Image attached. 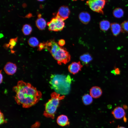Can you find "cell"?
Masks as SVG:
<instances>
[{
  "label": "cell",
  "mask_w": 128,
  "mask_h": 128,
  "mask_svg": "<svg viewBox=\"0 0 128 128\" xmlns=\"http://www.w3.org/2000/svg\"><path fill=\"white\" fill-rule=\"evenodd\" d=\"M58 43L59 46L62 47L65 44V41L64 40L61 39L59 40Z\"/></svg>",
  "instance_id": "cell-26"
},
{
  "label": "cell",
  "mask_w": 128,
  "mask_h": 128,
  "mask_svg": "<svg viewBox=\"0 0 128 128\" xmlns=\"http://www.w3.org/2000/svg\"><path fill=\"white\" fill-rule=\"evenodd\" d=\"M117 128H125V127H122V126L119 127V126H118Z\"/></svg>",
  "instance_id": "cell-29"
},
{
  "label": "cell",
  "mask_w": 128,
  "mask_h": 128,
  "mask_svg": "<svg viewBox=\"0 0 128 128\" xmlns=\"http://www.w3.org/2000/svg\"><path fill=\"white\" fill-rule=\"evenodd\" d=\"M4 70L7 74L12 75L16 72L17 67L16 65L11 62H8L5 65Z\"/></svg>",
  "instance_id": "cell-9"
},
{
  "label": "cell",
  "mask_w": 128,
  "mask_h": 128,
  "mask_svg": "<svg viewBox=\"0 0 128 128\" xmlns=\"http://www.w3.org/2000/svg\"><path fill=\"white\" fill-rule=\"evenodd\" d=\"M37 1H44L45 0H37Z\"/></svg>",
  "instance_id": "cell-31"
},
{
  "label": "cell",
  "mask_w": 128,
  "mask_h": 128,
  "mask_svg": "<svg viewBox=\"0 0 128 128\" xmlns=\"http://www.w3.org/2000/svg\"><path fill=\"white\" fill-rule=\"evenodd\" d=\"M80 59L83 63L87 64L91 61L92 59L91 55L87 53L81 56Z\"/></svg>",
  "instance_id": "cell-17"
},
{
  "label": "cell",
  "mask_w": 128,
  "mask_h": 128,
  "mask_svg": "<svg viewBox=\"0 0 128 128\" xmlns=\"http://www.w3.org/2000/svg\"><path fill=\"white\" fill-rule=\"evenodd\" d=\"M112 73L116 75H119L120 73V71L118 68H116L112 71Z\"/></svg>",
  "instance_id": "cell-25"
},
{
  "label": "cell",
  "mask_w": 128,
  "mask_h": 128,
  "mask_svg": "<svg viewBox=\"0 0 128 128\" xmlns=\"http://www.w3.org/2000/svg\"><path fill=\"white\" fill-rule=\"evenodd\" d=\"M45 43H41L38 45V50L40 51L43 49L45 48Z\"/></svg>",
  "instance_id": "cell-24"
},
{
  "label": "cell",
  "mask_w": 128,
  "mask_h": 128,
  "mask_svg": "<svg viewBox=\"0 0 128 128\" xmlns=\"http://www.w3.org/2000/svg\"><path fill=\"white\" fill-rule=\"evenodd\" d=\"M126 105H123V108L125 109H126V108H127V106L126 107H125Z\"/></svg>",
  "instance_id": "cell-30"
},
{
  "label": "cell",
  "mask_w": 128,
  "mask_h": 128,
  "mask_svg": "<svg viewBox=\"0 0 128 128\" xmlns=\"http://www.w3.org/2000/svg\"><path fill=\"white\" fill-rule=\"evenodd\" d=\"M82 100L83 104L86 105H90L93 101L92 97L88 94H85L83 96Z\"/></svg>",
  "instance_id": "cell-19"
},
{
  "label": "cell",
  "mask_w": 128,
  "mask_h": 128,
  "mask_svg": "<svg viewBox=\"0 0 128 128\" xmlns=\"http://www.w3.org/2000/svg\"><path fill=\"white\" fill-rule=\"evenodd\" d=\"M110 25L109 21L106 20H102L99 23L100 28L103 31H107L110 27Z\"/></svg>",
  "instance_id": "cell-16"
},
{
  "label": "cell",
  "mask_w": 128,
  "mask_h": 128,
  "mask_svg": "<svg viewBox=\"0 0 128 128\" xmlns=\"http://www.w3.org/2000/svg\"><path fill=\"white\" fill-rule=\"evenodd\" d=\"M70 13V10L68 7L63 6L59 8L56 16L64 21L68 18Z\"/></svg>",
  "instance_id": "cell-7"
},
{
  "label": "cell",
  "mask_w": 128,
  "mask_h": 128,
  "mask_svg": "<svg viewBox=\"0 0 128 128\" xmlns=\"http://www.w3.org/2000/svg\"><path fill=\"white\" fill-rule=\"evenodd\" d=\"M32 30V29L31 26L27 24L24 25L22 29L23 32L25 35H30L31 33Z\"/></svg>",
  "instance_id": "cell-20"
},
{
  "label": "cell",
  "mask_w": 128,
  "mask_h": 128,
  "mask_svg": "<svg viewBox=\"0 0 128 128\" xmlns=\"http://www.w3.org/2000/svg\"><path fill=\"white\" fill-rule=\"evenodd\" d=\"M115 118L119 119H122L125 115V112L124 109L120 106L116 107L111 112Z\"/></svg>",
  "instance_id": "cell-10"
},
{
  "label": "cell",
  "mask_w": 128,
  "mask_h": 128,
  "mask_svg": "<svg viewBox=\"0 0 128 128\" xmlns=\"http://www.w3.org/2000/svg\"><path fill=\"white\" fill-rule=\"evenodd\" d=\"M121 32L123 33H128V20L124 21L121 24Z\"/></svg>",
  "instance_id": "cell-22"
},
{
  "label": "cell",
  "mask_w": 128,
  "mask_h": 128,
  "mask_svg": "<svg viewBox=\"0 0 128 128\" xmlns=\"http://www.w3.org/2000/svg\"><path fill=\"white\" fill-rule=\"evenodd\" d=\"M47 25L50 31H58L63 29L65 26V23L62 19L56 16L48 22Z\"/></svg>",
  "instance_id": "cell-6"
},
{
  "label": "cell",
  "mask_w": 128,
  "mask_h": 128,
  "mask_svg": "<svg viewBox=\"0 0 128 128\" xmlns=\"http://www.w3.org/2000/svg\"><path fill=\"white\" fill-rule=\"evenodd\" d=\"M15 92L14 98L17 104L28 108L37 103L42 98L41 92L30 83L23 81H18L13 88Z\"/></svg>",
  "instance_id": "cell-1"
},
{
  "label": "cell",
  "mask_w": 128,
  "mask_h": 128,
  "mask_svg": "<svg viewBox=\"0 0 128 128\" xmlns=\"http://www.w3.org/2000/svg\"><path fill=\"white\" fill-rule=\"evenodd\" d=\"M82 67L83 65L80 61L77 62H74L69 65L68 69L70 73L75 74L81 71Z\"/></svg>",
  "instance_id": "cell-8"
},
{
  "label": "cell",
  "mask_w": 128,
  "mask_h": 128,
  "mask_svg": "<svg viewBox=\"0 0 128 128\" xmlns=\"http://www.w3.org/2000/svg\"><path fill=\"white\" fill-rule=\"evenodd\" d=\"M38 18L36 21V25L39 30H43L46 27V21L43 18L41 17Z\"/></svg>",
  "instance_id": "cell-15"
},
{
  "label": "cell",
  "mask_w": 128,
  "mask_h": 128,
  "mask_svg": "<svg viewBox=\"0 0 128 128\" xmlns=\"http://www.w3.org/2000/svg\"><path fill=\"white\" fill-rule=\"evenodd\" d=\"M18 38L17 37L10 39V40L9 43L8 45V46H10V49H12L16 45L17 41Z\"/></svg>",
  "instance_id": "cell-23"
},
{
  "label": "cell",
  "mask_w": 128,
  "mask_h": 128,
  "mask_svg": "<svg viewBox=\"0 0 128 128\" xmlns=\"http://www.w3.org/2000/svg\"><path fill=\"white\" fill-rule=\"evenodd\" d=\"M5 120L3 113L0 112V124H3L5 123Z\"/></svg>",
  "instance_id": "cell-27"
},
{
  "label": "cell",
  "mask_w": 128,
  "mask_h": 128,
  "mask_svg": "<svg viewBox=\"0 0 128 128\" xmlns=\"http://www.w3.org/2000/svg\"><path fill=\"white\" fill-rule=\"evenodd\" d=\"M1 70L0 71V83L1 84L2 82L3 81V76L2 73H1Z\"/></svg>",
  "instance_id": "cell-28"
},
{
  "label": "cell",
  "mask_w": 128,
  "mask_h": 128,
  "mask_svg": "<svg viewBox=\"0 0 128 128\" xmlns=\"http://www.w3.org/2000/svg\"><path fill=\"white\" fill-rule=\"evenodd\" d=\"M79 18L81 22L85 24H87L91 19L90 14L88 13L85 12L81 13L79 15Z\"/></svg>",
  "instance_id": "cell-14"
},
{
  "label": "cell",
  "mask_w": 128,
  "mask_h": 128,
  "mask_svg": "<svg viewBox=\"0 0 128 128\" xmlns=\"http://www.w3.org/2000/svg\"><path fill=\"white\" fill-rule=\"evenodd\" d=\"M51 98L45 105L43 115L46 117L53 119L59 105L60 101L64 98L65 96H61V95L54 92L51 93Z\"/></svg>",
  "instance_id": "cell-4"
},
{
  "label": "cell",
  "mask_w": 128,
  "mask_h": 128,
  "mask_svg": "<svg viewBox=\"0 0 128 128\" xmlns=\"http://www.w3.org/2000/svg\"><path fill=\"white\" fill-rule=\"evenodd\" d=\"M45 43V48L47 49L59 65L66 64L70 60L71 56L65 48L59 46L54 40H51Z\"/></svg>",
  "instance_id": "cell-3"
},
{
  "label": "cell",
  "mask_w": 128,
  "mask_h": 128,
  "mask_svg": "<svg viewBox=\"0 0 128 128\" xmlns=\"http://www.w3.org/2000/svg\"><path fill=\"white\" fill-rule=\"evenodd\" d=\"M102 91L101 88L98 86H95L92 87L90 91V95L94 98H97L102 95Z\"/></svg>",
  "instance_id": "cell-11"
},
{
  "label": "cell",
  "mask_w": 128,
  "mask_h": 128,
  "mask_svg": "<svg viewBox=\"0 0 128 128\" xmlns=\"http://www.w3.org/2000/svg\"><path fill=\"white\" fill-rule=\"evenodd\" d=\"M110 27L112 33L114 36H117L121 32V25L118 23H111Z\"/></svg>",
  "instance_id": "cell-13"
},
{
  "label": "cell",
  "mask_w": 128,
  "mask_h": 128,
  "mask_svg": "<svg viewBox=\"0 0 128 128\" xmlns=\"http://www.w3.org/2000/svg\"><path fill=\"white\" fill-rule=\"evenodd\" d=\"M113 16L115 18H120L123 16L124 12L121 8H117L114 9L113 12Z\"/></svg>",
  "instance_id": "cell-18"
},
{
  "label": "cell",
  "mask_w": 128,
  "mask_h": 128,
  "mask_svg": "<svg viewBox=\"0 0 128 128\" xmlns=\"http://www.w3.org/2000/svg\"><path fill=\"white\" fill-rule=\"evenodd\" d=\"M71 81L69 75L52 74L49 82L51 88L55 92L64 95L68 94L70 92Z\"/></svg>",
  "instance_id": "cell-2"
},
{
  "label": "cell",
  "mask_w": 128,
  "mask_h": 128,
  "mask_svg": "<svg viewBox=\"0 0 128 128\" xmlns=\"http://www.w3.org/2000/svg\"><path fill=\"white\" fill-rule=\"evenodd\" d=\"M106 2V0H88L86 4L93 11L103 14V9Z\"/></svg>",
  "instance_id": "cell-5"
},
{
  "label": "cell",
  "mask_w": 128,
  "mask_h": 128,
  "mask_svg": "<svg viewBox=\"0 0 128 128\" xmlns=\"http://www.w3.org/2000/svg\"><path fill=\"white\" fill-rule=\"evenodd\" d=\"M56 122L58 125L62 127L68 125L70 123L68 117L64 114L59 116L57 118Z\"/></svg>",
  "instance_id": "cell-12"
},
{
  "label": "cell",
  "mask_w": 128,
  "mask_h": 128,
  "mask_svg": "<svg viewBox=\"0 0 128 128\" xmlns=\"http://www.w3.org/2000/svg\"><path fill=\"white\" fill-rule=\"evenodd\" d=\"M28 43L30 46L34 47L39 45V41L37 38L35 37H32L29 39Z\"/></svg>",
  "instance_id": "cell-21"
}]
</instances>
